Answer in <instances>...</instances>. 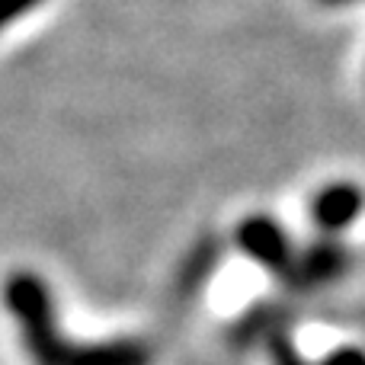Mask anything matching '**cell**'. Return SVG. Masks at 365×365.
Instances as JSON below:
<instances>
[{
	"instance_id": "6da1fadb",
	"label": "cell",
	"mask_w": 365,
	"mask_h": 365,
	"mask_svg": "<svg viewBox=\"0 0 365 365\" xmlns=\"http://www.w3.org/2000/svg\"><path fill=\"white\" fill-rule=\"evenodd\" d=\"M4 302L23 324L29 349L42 365H138V349L132 346H100L74 349L58 340L51 324L48 289L32 272H13L4 285Z\"/></svg>"
},
{
	"instance_id": "7a4b0ae2",
	"label": "cell",
	"mask_w": 365,
	"mask_h": 365,
	"mask_svg": "<svg viewBox=\"0 0 365 365\" xmlns=\"http://www.w3.org/2000/svg\"><path fill=\"white\" fill-rule=\"evenodd\" d=\"M237 244L240 250L250 259H257L259 266L276 272H289L292 269V247L285 231L266 215H253V218H244L237 227Z\"/></svg>"
},
{
	"instance_id": "3957f363",
	"label": "cell",
	"mask_w": 365,
	"mask_h": 365,
	"mask_svg": "<svg viewBox=\"0 0 365 365\" xmlns=\"http://www.w3.org/2000/svg\"><path fill=\"white\" fill-rule=\"evenodd\" d=\"M365 208V192L356 182H330L311 199V218L324 231H346Z\"/></svg>"
},
{
	"instance_id": "277c9868",
	"label": "cell",
	"mask_w": 365,
	"mask_h": 365,
	"mask_svg": "<svg viewBox=\"0 0 365 365\" xmlns=\"http://www.w3.org/2000/svg\"><path fill=\"white\" fill-rule=\"evenodd\" d=\"M346 253L334 244H324V247H311L308 253H302L298 259H292V269L289 276L298 279L304 285H314V282H327V279L340 276L346 269Z\"/></svg>"
},
{
	"instance_id": "5b68a950",
	"label": "cell",
	"mask_w": 365,
	"mask_h": 365,
	"mask_svg": "<svg viewBox=\"0 0 365 365\" xmlns=\"http://www.w3.org/2000/svg\"><path fill=\"white\" fill-rule=\"evenodd\" d=\"M36 4H42V0H0V32L16 23L23 13H29Z\"/></svg>"
},
{
	"instance_id": "8992f818",
	"label": "cell",
	"mask_w": 365,
	"mask_h": 365,
	"mask_svg": "<svg viewBox=\"0 0 365 365\" xmlns=\"http://www.w3.org/2000/svg\"><path fill=\"white\" fill-rule=\"evenodd\" d=\"M321 4H330V6H340V4H356V0H321Z\"/></svg>"
}]
</instances>
